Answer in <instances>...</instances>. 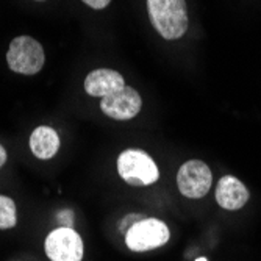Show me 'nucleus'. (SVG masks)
<instances>
[{
  "mask_svg": "<svg viewBox=\"0 0 261 261\" xmlns=\"http://www.w3.org/2000/svg\"><path fill=\"white\" fill-rule=\"evenodd\" d=\"M152 25L164 39H178L188 29L185 0H147Z\"/></svg>",
  "mask_w": 261,
  "mask_h": 261,
  "instance_id": "obj_1",
  "label": "nucleus"
},
{
  "mask_svg": "<svg viewBox=\"0 0 261 261\" xmlns=\"http://www.w3.org/2000/svg\"><path fill=\"white\" fill-rule=\"evenodd\" d=\"M117 172L132 186H149L160 177L155 161L146 152L138 149H128L119 155Z\"/></svg>",
  "mask_w": 261,
  "mask_h": 261,
  "instance_id": "obj_2",
  "label": "nucleus"
},
{
  "mask_svg": "<svg viewBox=\"0 0 261 261\" xmlns=\"http://www.w3.org/2000/svg\"><path fill=\"white\" fill-rule=\"evenodd\" d=\"M44 50L41 44L30 36H17L11 41L7 61L11 70L23 75L38 74L44 66Z\"/></svg>",
  "mask_w": 261,
  "mask_h": 261,
  "instance_id": "obj_3",
  "label": "nucleus"
},
{
  "mask_svg": "<svg viewBox=\"0 0 261 261\" xmlns=\"http://www.w3.org/2000/svg\"><path fill=\"white\" fill-rule=\"evenodd\" d=\"M169 240V228L153 218H144L125 233V244L133 252H147L164 246Z\"/></svg>",
  "mask_w": 261,
  "mask_h": 261,
  "instance_id": "obj_4",
  "label": "nucleus"
},
{
  "mask_svg": "<svg viewBox=\"0 0 261 261\" xmlns=\"http://www.w3.org/2000/svg\"><path fill=\"white\" fill-rule=\"evenodd\" d=\"M211 183V169L200 160L186 161L177 174V186L188 199H202L210 191Z\"/></svg>",
  "mask_w": 261,
  "mask_h": 261,
  "instance_id": "obj_5",
  "label": "nucleus"
},
{
  "mask_svg": "<svg viewBox=\"0 0 261 261\" xmlns=\"http://www.w3.org/2000/svg\"><path fill=\"white\" fill-rule=\"evenodd\" d=\"M45 253L52 261H82L83 241L74 228L60 227L47 236Z\"/></svg>",
  "mask_w": 261,
  "mask_h": 261,
  "instance_id": "obj_6",
  "label": "nucleus"
},
{
  "mask_svg": "<svg viewBox=\"0 0 261 261\" xmlns=\"http://www.w3.org/2000/svg\"><path fill=\"white\" fill-rule=\"evenodd\" d=\"M141 103L139 94L130 86H124L117 92L102 97L100 108L111 119L128 121L141 111Z\"/></svg>",
  "mask_w": 261,
  "mask_h": 261,
  "instance_id": "obj_7",
  "label": "nucleus"
},
{
  "mask_svg": "<svg viewBox=\"0 0 261 261\" xmlns=\"http://www.w3.org/2000/svg\"><path fill=\"white\" fill-rule=\"evenodd\" d=\"M125 86L124 77L113 69H97L86 77L85 89L92 97H105Z\"/></svg>",
  "mask_w": 261,
  "mask_h": 261,
  "instance_id": "obj_8",
  "label": "nucleus"
},
{
  "mask_svg": "<svg viewBox=\"0 0 261 261\" xmlns=\"http://www.w3.org/2000/svg\"><path fill=\"white\" fill-rule=\"evenodd\" d=\"M249 189L236 177L225 175L219 180L216 188V200L222 208L230 211L240 210L249 202Z\"/></svg>",
  "mask_w": 261,
  "mask_h": 261,
  "instance_id": "obj_9",
  "label": "nucleus"
},
{
  "mask_svg": "<svg viewBox=\"0 0 261 261\" xmlns=\"http://www.w3.org/2000/svg\"><path fill=\"white\" fill-rule=\"evenodd\" d=\"M30 149L36 158H52L60 149L58 133L50 127H38L30 136Z\"/></svg>",
  "mask_w": 261,
  "mask_h": 261,
  "instance_id": "obj_10",
  "label": "nucleus"
},
{
  "mask_svg": "<svg viewBox=\"0 0 261 261\" xmlns=\"http://www.w3.org/2000/svg\"><path fill=\"white\" fill-rule=\"evenodd\" d=\"M16 225V205L10 197L0 196V228H13Z\"/></svg>",
  "mask_w": 261,
  "mask_h": 261,
  "instance_id": "obj_11",
  "label": "nucleus"
},
{
  "mask_svg": "<svg viewBox=\"0 0 261 261\" xmlns=\"http://www.w3.org/2000/svg\"><path fill=\"white\" fill-rule=\"evenodd\" d=\"M142 219H144V216H142V215H127V216L121 221L119 230H121L122 233H127L136 222H139V221H142Z\"/></svg>",
  "mask_w": 261,
  "mask_h": 261,
  "instance_id": "obj_12",
  "label": "nucleus"
},
{
  "mask_svg": "<svg viewBox=\"0 0 261 261\" xmlns=\"http://www.w3.org/2000/svg\"><path fill=\"white\" fill-rule=\"evenodd\" d=\"M58 221L61 222L63 227H67V228H72V224H74V213L70 210H63L61 213L57 215Z\"/></svg>",
  "mask_w": 261,
  "mask_h": 261,
  "instance_id": "obj_13",
  "label": "nucleus"
},
{
  "mask_svg": "<svg viewBox=\"0 0 261 261\" xmlns=\"http://www.w3.org/2000/svg\"><path fill=\"white\" fill-rule=\"evenodd\" d=\"M83 2L94 10H103L105 7H108L111 0H83Z\"/></svg>",
  "mask_w": 261,
  "mask_h": 261,
  "instance_id": "obj_14",
  "label": "nucleus"
},
{
  "mask_svg": "<svg viewBox=\"0 0 261 261\" xmlns=\"http://www.w3.org/2000/svg\"><path fill=\"white\" fill-rule=\"evenodd\" d=\"M5 161H7V152L2 146H0V168L5 164Z\"/></svg>",
  "mask_w": 261,
  "mask_h": 261,
  "instance_id": "obj_15",
  "label": "nucleus"
},
{
  "mask_svg": "<svg viewBox=\"0 0 261 261\" xmlns=\"http://www.w3.org/2000/svg\"><path fill=\"white\" fill-rule=\"evenodd\" d=\"M196 261H208V259H206V258H203V256H200V258H197Z\"/></svg>",
  "mask_w": 261,
  "mask_h": 261,
  "instance_id": "obj_16",
  "label": "nucleus"
},
{
  "mask_svg": "<svg viewBox=\"0 0 261 261\" xmlns=\"http://www.w3.org/2000/svg\"><path fill=\"white\" fill-rule=\"evenodd\" d=\"M38 2H42V0H38Z\"/></svg>",
  "mask_w": 261,
  "mask_h": 261,
  "instance_id": "obj_17",
  "label": "nucleus"
}]
</instances>
